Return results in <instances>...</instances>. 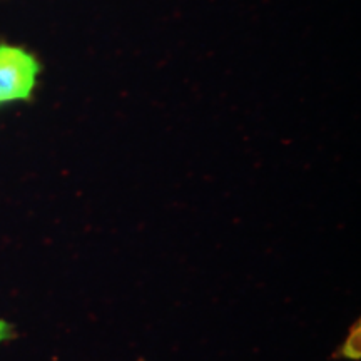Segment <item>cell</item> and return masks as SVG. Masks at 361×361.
<instances>
[{"instance_id": "1", "label": "cell", "mask_w": 361, "mask_h": 361, "mask_svg": "<svg viewBox=\"0 0 361 361\" xmlns=\"http://www.w3.org/2000/svg\"><path fill=\"white\" fill-rule=\"evenodd\" d=\"M39 74L35 56L17 45L0 44V104L30 101Z\"/></svg>"}, {"instance_id": "2", "label": "cell", "mask_w": 361, "mask_h": 361, "mask_svg": "<svg viewBox=\"0 0 361 361\" xmlns=\"http://www.w3.org/2000/svg\"><path fill=\"white\" fill-rule=\"evenodd\" d=\"M333 358L350 360V361H360L361 360V324L360 319L351 324L348 335H346L345 341L338 346L336 353Z\"/></svg>"}, {"instance_id": "3", "label": "cell", "mask_w": 361, "mask_h": 361, "mask_svg": "<svg viewBox=\"0 0 361 361\" xmlns=\"http://www.w3.org/2000/svg\"><path fill=\"white\" fill-rule=\"evenodd\" d=\"M13 336H16V329H13L12 324L0 318V343L12 340Z\"/></svg>"}]
</instances>
